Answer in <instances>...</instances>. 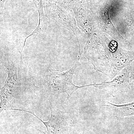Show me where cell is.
Listing matches in <instances>:
<instances>
[{"mask_svg": "<svg viewBox=\"0 0 134 134\" xmlns=\"http://www.w3.org/2000/svg\"><path fill=\"white\" fill-rule=\"evenodd\" d=\"M33 1L36 9L38 14V24L36 29L29 36H27L25 39L24 43V46L25 45V43L28 38L34 34H37L43 30L44 25L45 19L44 15L43 12V3L42 0H33Z\"/></svg>", "mask_w": 134, "mask_h": 134, "instance_id": "9c48e42d", "label": "cell"}, {"mask_svg": "<svg viewBox=\"0 0 134 134\" xmlns=\"http://www.w3.org/2000/svg\"><path fill=\"white\" fill-rule=\"evenodd\" d=\"M9 110H16V111H23L32 114L38 119L42 121L46 126L47 129V133H45L44 132H43V133L44 134H59L62 130L64 128L65 125V120L53 115L52 111L51 110V115L50 119L47 122H44L37 116H36L33 113L30 111H26L25 110L18 109H9Z\"/></svg>", "mask_w": 134, "mask_h": 134, "instance_id": "52a82bcc", "label": "cell"}, {"mask_svg": "<svg viewBox=\"0 0 134 134\" xmlns=\"http://www.w3.org/2000/svg\"><path fill=\"white\" fill-rule=\"evenodd\" d=\"M104 106L110 107L113 114L118 117L134 115V101L121 105H117L107 101Z\"/></svg>", "mask_w": 134, "mask_h": 134, "instance_id": "ba28073f", "label": "cell"}, {"mask_svg": "<svg viewBox=\"0 0 134 134\" xmlns=\"http://www.w3.org/2000/svg\"><path fill=\"white\" fill-rule=\"evenodd\" d=\"M6 0H1V2H0V7H1V10L2 9L3 7H4L5 3Z\"/></svg>", "mask_w": 134, "mask_h": 134, "instance_id": "7c38bea8", "label": "cell"}, {"mask_svg": "<svg viewBox=\"0 0 134 134\" xmlns=\"http://www.w3.org/2000/svg\"><path fill=\"white\" fill-rule=\"evenodd\" d=\"M46 9V16L49 21L69 30L76 37L79 44V54H81V44L84 34L77 26L75 16L67 9L53 3H47Z\"/></svg>", "mask_w": 134, "mask_h": 134, "instance_id": "7a4b0ae2", "label": "cell"}, {"mask_svg": "<svg viewBox=\"0 0 134 134\" xmlns=\"http://www.w3.org/2000/svg\"><path fill=\"white\" fill-rule=\"evenodd\" d=\"M77 66V63H76L66 72H62L55 70L50 71L48 74V80L53 93L56 94L66 93L68 95L67 99H68L77 89L90 86V85L79 86L73 83V75Z\"/></svg>", "mask_w": 134, "mask_h": 134, "instance_id": "3957f363", "label": "cell"}, {"mask_svg": "<svg viewBox=\"0 0 134 134\" xmlns=\"http://www.w3.org/2000/svg\"><path fill=\"white\" fill-rule=\"evenodd\" d=\"M130 65L123 69L112 81L93 84H92V86L103 90L113 97L128 92L131 86L130 77Z\"/></svg>", "mask_w": 134, "mask_h": 134, "instance_id": "277c9868", "label": "cell"}, {"mask_svg": "<svg viewBox=\"0 0 134 134\" xmlns=\"http://www.w3.org/2000/svg\"><path fill=\"white\" fill-rule=\"evenodd\" d=\"M7 58L5 61V66L7 73V78L5 85L2 88L1 97L5 99L8 97L14 96V91L18 86V69L15 65V63L12 59V55H6Z\"/></svg>", "mask_w": 134, "mask_h": 134, "instance_id": "5b68a950", "label": "cell"}, {"mask_svg": "<svg viewBox=\"0 0 134 134\" xmlns=\"http://www.w3.org/2000/svg\"><path fill=\"white\" fill-rule=\"evenodd\" d=\"M84 50L95 69L111 79L134 60V51L122 49L117 41L96 31L88 40Z\"/></svg>", "mask_w": 134, "mask_h": 134, "instance_id": "6da1fadb", "label": "cell"}, {"mask_svg": "<svg viewBox=\"0 0 134 134\" xmlns=\"http://www.w3.org/2000/svg\"><path fill=\"white\" fill-rule=\"evenodd\" d=\"M130 85L134 86V67L130 66Z\"/></svg>", "mask_w": 134, "mask_h": 134, "instance_id": "8fae6325", "label": "cell"}, {"mask_svg": "<svg viewBox=\"0 0 134 134\" xmlns=\"http://www.w3.org/2000/svg\"><path fill=\"white\" fill-rule=\"evenodd\" d=\"M74 11L77 26L84 35L87 37L88 40L91 38L96 32V29H97L94 18L80 7L76 6Z\"/></svg>", "mask_w": 134, "mask_h": 134, "instance_id": "8992f818", "label": "cell"}, {"mask_svg": "<svg viewBox=\"0 0 134 134\" xmlns=\"http://www.w3.org/2000/svg\"><path fill=\"white\" fill-rule=\"evenodd\" d=\"M53 3L63 8L68 9L72 8L75 3V0H52Z\"/></svg>", "mask_w": 134, "mask_h": 134, "instance_id": "30bf717a", "label": "cell"}]
</instances>
